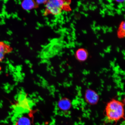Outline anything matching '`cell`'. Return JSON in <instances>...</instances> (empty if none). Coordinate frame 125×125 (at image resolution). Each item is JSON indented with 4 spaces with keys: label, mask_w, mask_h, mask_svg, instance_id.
I'll list each match as a JSON object with an SVG mask.
<instances>
[{
    "label": "cell",
    "mask_w": 125,
    "mask_h": 125,
    "mask_svg": "<svg viewBox=\"0 0 125 125\" xmlns=\"http://www.w3.org/2000/svg\"><path fill=\"white\" fill-rule=\"evenodd\" d=\"M124 104L118 100L113 99L106 104L105 113L109 121L116 122L124 118Z\"/></svg>",
    "instance_id": "1"
},
{
    "label": "cell",
    "mask_w": 125,
    "mask_h": 125,
    "mask_svg": "<svg viewBox=\"0 0 125 125\" xmlns=\"http://www.w3.org/2000/svg\"><path fill=\"white\" fill-rule=\"evenodd\" d=\"M45 5L43 15H58L61 13L62 9L65 7L64 1L61 0H48Z\"/></svg>",
    "instance_id": "2"
},
{
    "label": "cell",
    "mask_w": 125,
    "mask_h": 125,
    "mask_svg": "<svg viewBox=\"0 0 125 125\" xmlns=\"http://www.w3.org/2000/svg\"><path fill=\"white\" fill-rule=\"evenodd\" d=\"M32 104V102L25 94L21 93L18 96L17 102L14 105V108L17 113H25L31 110Z\"/></svg>",
    "instance_id": "3"
},
{
    "label": "cell",
    "mask_w": 125,
    "mask_h": 125,
    "mask_svg": "<svg viewBox=\"0 0 125 125\" xmlns=\"http://www.w3.org/2000/svg\"><path fill=\"white\" fill-rule=\"evenodd\" d=\"M12 50L9 45L4 42L0 41V62L2 61L5 55L11 52Z\"/></svg>",
    "instance_id": "4"
},
{
    "label": "cell",
    "mask_w": 125,
    "mask_h": 125,
    "mask_svg": "<svg viewBox=\"0 0 125 125\" xmlns=\"http://www.w3.org/2000/svg\"><path fill=\"white\" fill-rule=\"evenodd\" d=\"M21 7L24 10H30L37 8L39 5L33 0H25L21 3Z\"/></svg>",
    "instance_id": "5"
},
{
    "label": "cell",
    "mask_w": 125,
    "mask_h": 125,
    "mask_svg": "<svg viewBox=\"0 0 125 125\" xmlns=\"http://www.w3.org/2000/svg\"><path fill=\"white\" fill-rule=\"evenodd\" d=\"M58 106L60 110L64 111H66L71 107V103L69 100L67 98H63L59 101Z\"/></svg>",
    "instance_id": "6"
},
{
    "label": "cell",
    "mask_w": 125,
    "mask_h": 125,
    "mask_svg": "<svg viewBox=\"0 0 125 125\" xmlns=\"http://www.w3.org/2000/svg\"><path fill=\"white\" fill-rule=\"evenodd\" d=\"M86 99L90 104H94L97 101L98 97L96 94L92 90L87 91L85 94Z\"/></svg>",
    "instance_id": "7"
},
{
    "label": "cell",
    "mask_w": 125,
    "mask_h": 125,
    "mask_svg": "<svg viewBox=\"0 0 125 125\" xmlns=\"http://www.w3.org/2000/svg\"><path fill=\"white\" fill-rule=\"evenodd\" d=\"M76 57L80 61L83 62L86 60L88 57V53L85 49H79L76 52Z\"/></svg>",
    "instance_id": "8"
},
{
    "label": "cell",
    "mask_w": 125,
    "mask_h": 125,
    "mask_svg": "<svg viewBox=\"0 0 125 125\" xmlns=\"http://www.w3.org/2000/svg\"><path fill=\"white\" fill-rule=\"evenodd\" d=\"M30 119L28 117L21 116L19 118L16 123V125H31Z\"/></svg>",
    "instance_id": "9"
},
{
    "label": "cell",
    "mask_w": 125,
    "mask_h": 125,
    "mask_svg": "<svg viewBox=\"0 0 125 125\" xmlns=\"http://www.w3.org/2000/svg\"><path fill=\"white\" fill-rule=\"evenodd\" d=\"M120 32L122 35H123V34H125V22H124L121 23L120 27Z\"/></svg>",
    "instance_id": "10"
},
{
    "label": "cell",
    "mask_w": 125,
    "mask_h": 125,
    "mask_svg": "<svg viewBox=\"0 0 125 125\" xmlns=\"http://www.w3.org/2000/svg\"><path fill=\"white\" fill-rule=\"evenodd\" d=\"M35 1L39 5L40 4H46L48 0H36Z\"/></svg>",
    "instance_id": "11"
},
{
    "label": "cell",
    "mask_w": 125,
    "mask_h": 125,
    "mask_svg": "<svg viewBox=\"0 0 125 125\" xmlns=\"http://www.w3.org/2000/svg\"><path fill=\"white\" fill-rule=\"evenodd\" d=\"M124 1H125L124 0H117V1H117V2H119V3H120L123 2H124Z\"/></svg>",
    "instance_id": "12"
}]
</instances>
